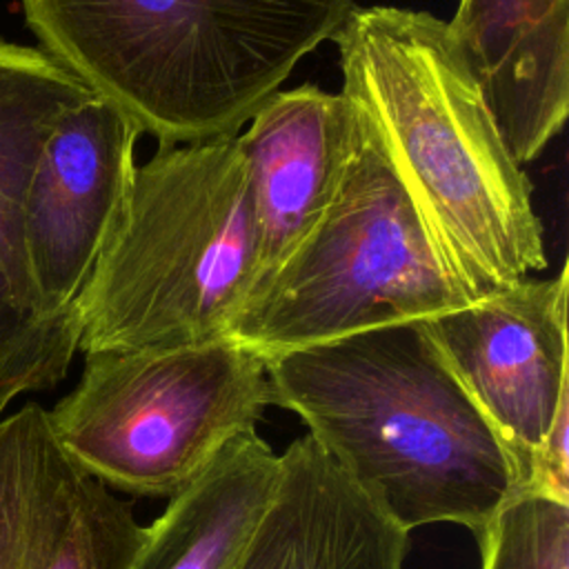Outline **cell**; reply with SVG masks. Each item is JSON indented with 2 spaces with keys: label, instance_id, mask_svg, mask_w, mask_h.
Segmentation results:
<instances>
[{
  "label": "cell",
  "instance_id": "cell-2",
  "mask_svg": "<svg viewBox=\"0 0 569 569\" xmlns=\"http://www.w3.org/2000/svg\"><path fill=\"white\" fill-rule=\"evenodd\" d=\"M273 405L405 531L478 533L518 489L500 438L465 391L427 320L365 329L264 358Z\"/></svg>",
  "mask_w": 569,
  "mask_h": 569
},
{
  "label": "cell",
  "instance_id": "cell-3",
  "mask_svg": "<svg viewBox=\"0 0 569 569\" xmlns=\"http://www.w3.org/2000/svg\"><path fill=\"white\" fill-rule=\"evenodd\" d=\"M38 49L160 147L236 136L353 0H20Z\"/></svg>",
  "mask_w": 569,
  "mask_h": 569
},
{
  "label": "cell",
  "instance_id": "cell-7",
  "mask_svg": "<svg viewBox=\"0 0 569 569\" xmlns=\"http://www.w3.org/2000/svg\"><path fill=\"white\" fill-rule=\"evenodd\" d=\"M93 93L38 47L0 40V418L64 380L80 316L44 307L27 251V189L53 127Z\"/></svg>",
  "mask_w": 569,
  "mask_h": 569
},
{
  "label": "cell",
  "instance_id": "cell-9",
  "mask_svg": "<svg viewBox=\"0 0 569 569\" xmlns=\"http://www.w3.org/2000/svg\"><path fill=\"white\" fill-rule=\"evenodd\" d=\"M140 136L122 111L91 96L67 111L42 144L27 189L24 233L33 280L49 311L78 313V300L124 211Z\"/></svg>",
  "mask_w": 569,
  "mask_h": 569
},
{
  "label": "cell",
  "instance_id": "cell-1",
  "mask_svg": "<svg viewBox=\"0 0 569 569\" xmlns=\"http://www.w3.org/2000/svg\"><path fill=\"white\" fill-rule=\"evenodd\" d=\"M342 93L371 127L447 269L480 300L547 267L531 182L507 149L449 22L353 7L336 40Z\"/></svg>",
  "mask_w": 569,
  "mask_h": 569
},
{
  "label": "cell",
  "instance_id": "cell-15",
  "mask_svg": "<svg viewBox=\"0 0 569 569\" xmlns=\"http://www.w3.org/2000/svg\"><path fill=\"white\" fill-rule=\"evenodd\" d=\"M476 538L482 569H569V500L516 489Z\"/></svg>",
  "mask_w": 569,
  "mask_h": 569
},
{
  "label": "cell",
  "instance_id": "cell-14",
  "mask_svg": "<svg viewBox=\"0 0 569 569\" xmlns=\"http://www.w3.org/2000/svg\"><path fill=\"white\" fill-rule=\"evenodd\" d=\"M280 478V456L247 429L144 527L129 569H233Z\"/></svg>",
  "mask_w": 569,
  "mask_h": 569
},
{
  "label": "cell",
  "instance_id": "cell-10",
  "mask_svg": "<svg viewBox=\"0 0 569 569\" xmlns=\"http://www.w3.org/2000/svg\"><path fill=\"white\" fill-rule=\"evenodd\" d=\"M144 527L58 445L47 409L0 418V569H129Z\"/></svg>",
  "mask_w": 569,
  "mask_h": 569
},
{
  "label": "cell",
  "instance_id": "cell-13",
  "mask_svg": "<svg viewBox=\"0 0 569 569\" xmlns=\"http://www.w3.org/2000/svg\"><path fill=\"white\" fill-rule=\"evenodd\" d=\"M398 527L309 433L280 456V478L233 569H402Z\"/></svg>",
  "mask_w": 569,
  "mask_h": 569
},
{
  "label": "cell",
  "instance_id": "cell-11",
  "mask_svg": "<svg viewBox=\"0 0 569 569\" xmlns=\"http://www.w3.org/2000/svg\"><path fill=\"white\" fill-rule=\"evenodd\" d=\"M247 124L238 142L253 196L256 293L331 204L351 156L356 111L342 91L300 84L271 93Z\"/></svg>",
  "mask_w": 569,
  "mask_h": 569
},
{
  "label": "cell",
  "instance_id": "cell-5",
  "mask_svg": "<svg viewBox=\"0 0 569 569\" xmlns=\"http://www.w3.org/2000/svg\"><path fill=\"white\" fill-rule=\"evenodd\" d=\"M353 111V147L331 204L231 329L262 358L471 302L371 127Z\"/></svg>",
  "mask_w": 569,
  "mask_h": 569
},
{
  "label": "cell",
  "instance_id": "cell-8",
  "mask_svg": "<svg viewBox=\"0 0 569 569\" xmlns=\"http://www.w3.org/2000/svg\"><path fill=\"white\" fill-rule=\"evenodd\" d=\"M567 262L553 278H525L427 327L456 378L493 427L529 487L556 418L569 409Z\"/></svg>",
  "mask_w": 569,
  "mask_h": 569
},
{
  "label": "cell",
  "instance_id": "cell-4",
  "mask_svg": "<svg viewBox=\"0 0 569 569\" xmlns=\"http://www.w3.org/2000/svg\"><path fill=\"white\" fill-rule=\"evenodd\" d=\"M258 236L236 136L158 147L80 300V351L231 338L256 287Z\"/></svg>",
  "mask_w": 569,
  "mask_h": 569
},
{
  "label": "cell",
  "instance_id": "cell-12",
  "mask_svg": "<svg viewBox=\"0 0 569 569\" xmlns=\"http://www.w3.org/2000/svg\"><path fill=\"white\" fill-rule=\"evenodd\" d=\"M449 29L516 162L538 158L569 113L567 0H460Z\"/></svg>",
  "mask_w": 569,
  "mask_h": 569
},
{
  "label": "cell",
  "instance_id": "cell-6",
  "mask_svg": "<svg viewBox=\"0 0 569 569\" xmlns=\"http://www.w3.org/2000/svg\"><path fill=\"white\" fill-rule=\"evenodd\" d=\"M273 405L267 360L233 338L84 353L49 427L87 473L136 496H173Z\"/></svg>",
  "mask_w": 569,
  "mask_h": 569
}]
</instances>
